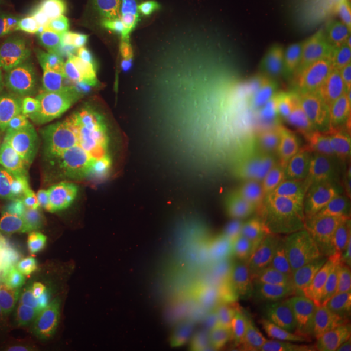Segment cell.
<instances>
[{
    "label": "cell",
    "instance_id": "obj_9",
    "mask_svg": "<svg viewBox=\"0 0 351 351\" xmlns=\"http://www.w3.org/2000/svg\"><path fill=\"white\" fill-rule=\"evenodd\" d=\"M45 198L33 189L0 190V261H12L17 243L43 226Z\"/></svg>",
    "mask_w": 351,
    "mask_h": 351
},
{
    "label": "cell",
    "instance_id": "obj_28",
    "mask_svg": "<svg viewBox=\"0 0 351 351\" xmlns=\"http://www.w3.org/2000/svg\"><path fill=\"white\" fill-rule=\"evenodd\" d=\"M154 112L156 113L159 117H162L167 123H171L173 125L182 126L191 132L188 116H186L184 107L173 97H171L168 94L158 97L155 104H154Z\"/></svg>",
    "mask_w": 351,
    "mask_h": 351
},
{
    "label": "cell",
    "instance_id": "obj_8",
    "mask_svg": "<svg viewBox=\"0 0 351 351\" xmlns=\"http://www.w3.org/2000/svg\"><path fill=\"white\" fill-rule=\"evenodd\" d=\"M0 329L26 351H56L60 332L11 282L0 293Z\"/></svg>",
    "mask_w": 351,
    "mask_h": 351
},
{
    "label": "cell",
    "instance_id": "obj_19",
    "mask_svg": "<svg viewBox=\"0 0 351 351\" xmlns=\"http://www.w3.org/2000/svg\"><path fill=\"white\" fill-rule=\"evenodd\" d=\"M239 101L245 113L242 126L243 137L247 142H255L263 133L265 116V103L258 81L243 80L239 91Z\"/></svg>",
    "mask_w": 351,
    "mask_h": 351
},
{
    "label": "cell",
    "instance_id": "obj_29",
    "mask_svg": "<svg viewBox=\"0 0 351 351\" xmlns=\"http://www.w3.org/2000/svg\"><path fill=\"white\" fill-rule=\"evenodd\" d=\"M14 30L0 29V75L8 73L25 64L14 45Z\"/></svg>",
    "mask_w": 351,
    "mask_h": 351
},
{
    "label": "cell",
    "instance_id": "obj_11",
    "mask_svg": "<svg viewBox=\"0 0 351 351\" xmlns=\"http://www.w3.org/2000/svg\"><path fill=\"white\" fill-rule=\"evenodd\" d=\"M69 104L85 139H98L129 149V124L124 113L112 107L91 104L80 98H71ZM132 152V151H130Z\"/></svg>",
    "mask_w": 351,
    "mask_h": 351
},
{
    "label": "cell",
    "instance_id": "obj_2",
    "mask_svg": "<svg viewBox=\"0 0 351 351\" xmlns=\"http://www.w3.org/2000/svg\"><path fill=\"white\" fill-rule=\"evenodd\" d=\"M151 173L113 184H88L72 197L78 204L75 224L59 237L75 249H86L121 233L163 195Z\"/></svg>",
    "mask_w": 351,
    "mask_h": 351
},
{
    "label": "cell",
    "instance_id": "obj_24",
    "mask_svg": "<svg viewBox=\"0 0 351 351\" xmlns=\"http://www.w3.org/2000/svg\"><path fill=\"white\" fill-rule=\"evenodd\" d=\"M239 27L278 29L277 11L272 0H243L239 16Z\"/></svg>",
    "mask_w": 351,
    "mask_h": 351
},
{
    "label": "cell",
    "instance_id": "obj_4",
    "mask_svg": "<svg viewBox=\"0 0 351 351\" xmlns=\"http://www.w3.org/2000/svg\"><path fill=\"white\" fill-rule=\"evenodd\" d=\"M190 320L154 289L101 324L112 330L120 351H178Z\"/></svg>",
    "mask_w": 351,
    "mask_h": 351
},
{
    "label": "cell",
    "instance_id": "obj_6",
    "mask_svg": "<svg viewBox=\"0 0 351 351\" xmlns=\"http://www.w3.org/2000/svg\"><path fill=\"white\" fill-rule=\"evenodd\" d=\"M8 282L20 289L59 330L63 329L75 307L78 281L75 265L62 246L37 261L13 263Z\"/></svg>",
    "mask_w": 351,
    "mask_h": 351
},
{
    "label": "cell",
    "instance_id": "obj_27",
    "mask_svg": "<svg viewBox=\"0 0 351 351\" xmlns=\"http://www.w3.org/2000/svg\"><path fill=\"white\" fill-rule=\"evenodd\" d=\"M62 33L72 40L75 49L80 52L90 55L97 47L101 38L98 37L90 26L80 20L75 14H72L62 27Z\"/></svg>",
    "mask_w": 351,
    "mask_h": 351
},
{
    "label": "cell",
    "instance_id": "obj_25",
    "mask_svg": "<svg viewBox=\"0 0 351 351\" xmlns=\"http://www.w3.org/2000/svg\"><path fill=\"white\" fill-rule=\"evenodd\" d=\"M241 39L250 52L255 65L261 68L264 60L271 55L278 40V29L249 27L241 30Z\"/></svg>",
    "mask_w": 351,
    "mask_h": 351
},
{
    "label": "cell",
    "instance_id": "obj_15",
    "mask_svg": "<svg viewBox=\"0 0 351 351\" xmlns=\"http://www.w3.org/2000/svg\"><path fill=\"white\" fill-rule=\"evenodd\" d=\"M73 14L101 39L126 30L134 20L129 0H82Z\"/></svg>",
    "mask_w": 351,
    "mask_h": 351
},
{
    "label": "cell",
    "instance_id": "obj_23",
    "mask_svg": "<svg viewBox=\"0 0 351 351\" xmlns=\"http://www.w3.org/2000/svg\"><path fill=\"white\" fill-rule=\"evenodd\" d=\"M60 245L55 239V234L45 226L34 229L17 243L13 252L12 263H24L45 258L58 250Z\"/></svg>",
    "mask_w": 351,
    "mask_h": 351
},
{
    "label": "cell",
    "instance_id": "obj_12",
    "mask_svg": "<svg viewBox=\"0 0 351 351\" xmlns=\"http://www.w3.org/2000/svg\"><path fill=\"white\" fill-rule=\"evenodd\" d=\"M241 0H186L193 21L207 38L229 39L241 36Z\"/></svg>",
    "mask_w": 351,
    "mask_h": 351
},
{
    "label": "cell",
    "instance_id": "obj_7",
    "mask_svg": "<svg viewBox=\"0 0 351 351\" xmlns=\"http://www.w3.org/2000/svg\"><path fill=\"white\" fill-rule=\"evenodd\" d=\"M62 107L49 77L19 75L0 93V137L16 143L47 125Z\"/></svg>",
    "mask_w": 351,
    "mask_h": 351
},
{
    "label": "cell",
    "instance_id": "obj_31",
    "mask_svg": "<svg viewBox=\"0 0 351 351\" xmlns=\"http://www.w3.org/2000/svg\"><path fill=\"white\" fill-rule=\"evenodd\" d=\"M0 351H26L20 343L8 337L5 333H0Z\"/></svg>",
    "mask_w": 351,
    "mask_h": 351
},
{
    "label": "cell",
    "instance_id": "obj_22",
    "mask_svg": "<svg viewBox=\"0 0 351 351\" xmlns=\"http://www.w3.org/2000/svg\"><path fill=\"white\" fill-rule=\"evenodd\" d=\"M128 142L132 154L143 163L149 165L165 163L163 151L158 141L154 137L150 128L139 116H136V120L129 125Z\"/></svg>",
    "mask_w": 351,
    "mask_h": 351
},
{
    "label": "cell",
    "instance_id": "obj_1",
    "mask_svg": "<svg viewBox=\"0 0 351 351\" xmlns=\"http://www.w3.org/2000/svg\"><path fill=\"white\" fill-rule=\"evenodd\" d=\"M134 241L155 272V289L190 319L219 313L215 256L206 233L182 213H169Z\"/></svg>",
    "mask_w": 351,
    "mask_h": 351
},
{
    "label": "cell",
    "instance_id": "obj_20",
    "mask_svg": "<svg viewBox=\"0 0 351 351\" xmlns=\"http://www.w3.org/2000/svg\"><path fill=\"white\" fill-rule=\"evenodd\" d=\"M78 204L73 197L51 193L43 202V226L52 234L59 236L73 226L78 217Z\"/></svg>",
    "mask_w": 351,
    "mask_h": 351
},
{
    "label": "cell",
    "instance_id": "obj_3",
    "mask_svg": "<svg viewBox=\"0 0 351 351\" xmlns=\"http://www.w3.org/2000/svg\"><path fill=\"white\" fill-rule=\"evenodd\" d=\"M86 278V311L99 324L129 302L155 289V272L134 239L90 254L82 261Z\"/></svg>",
    "mask_w": 351,
    "mask_h": 351
},
{
    "label": "cell",
    "instance_id": "obj_18",
    "mask_svg": "<svg viewBox=\"0 0 351 351\" xmlns=\"http://www.w3.org/2000/svg\"><path fill=\"white\" fill-rule=\"evenodd\" d=\"M223 332V317L213 313L191 319L185 328L178 351H213Z\"/></svg>",
    "mask_w": 351,
    "mask_h": 351
},
{
    "label": "cell",
    "instance_id": "obj_17",
    "mask_svg": "<svg viewBox=\"0 0 351 351\" xmlns=\"http://www.w3.org/2000/svg\"><path fill=\"white\" fill-rule=\"evenodd\" d=\"M90 56L124 71L129 65L137 62L138 40L133 33L121 30L112 36L101 38Z\"/></svg>",
    "mask_w": 351,
    "mask_h": 351
},
{
    "label": "cell",
    "instance_id": "obj_10",
    "mask_svg": "<svg viewBox=\"0 0 351 351\" xmlns=\"http://www.w3.org/2000/svg\"><path fill=\"white\" fill-rule=\"evenodd\" d=\"M143 162L121 146L86 139L85 177L88 184H113L149 173Z\"/></svg>",
    "mask_w": 351,
    "mask_h": 351
},
{
    "label": "cell",
    "instance_id": "obj_16",
    "mask_svg": "<svg viewBox=\"0 0 351 351\" xmlns=\"http://www.w3.org/2000/svg\"><path fill=\"white\" fill-rule=\"evenodd\" d=\"M203 50L215 59L241 69L243 80L258 81L259 68L254 63L250 52L241 37L229 39L207 38L203 43Z\"/></svg>",
    "mask_w": 351,
    "mask_h": 351
},
{
    "label": "cell",
    "instance_id": "obj_5",
    "mask_svg": "<svg viewBox=\"0 0 351 351\" xmlns=\"http://www.w3.org/2000/svg\"><path fill=\"white\" fill-rule=\"evenodd\" d=\"M8 168L17 180L38 193H59L69 188L75 175V154L66 129L51 121L13 143Z\"/></svg>",
    "mask_w": 351,
    "mask_h": 351
},
{
    "label": "cell",
    "instance_id": "obj_13",
    "mask_svg": "<svg viewBox=\"0 0 351 351\" xmlns=\"http://www.w3.org/2000/svg\"><path fill=\"white\" fill-rule=\"evenodd\" d=\"M150 128L155 139L163 151L165 164L173 167L181 173L191 172L195 165L191 145V132L182 126L167 123L154 111H141L137 113Z\"/></svg>",
    "mask_w": 351,
    "mask_h": 351
},
{
    "label": "cell",
    "instance_id": "obj_30",
    "mask_svg": "<svg viewBox=\"0 0 351 351\" xmlns=\"http://www.w3.org/2000/svg\"><path fill=\"white\" fill-rule=\"evenodd\" d=\"M176 77H177V72L173 69L149 65L145 91L156 98L164 94H168V91L175 85Z\"/></svg>",
    "mask_w": 351,
    "mask_h": 351
},
{
    "label": "cell",
    "instance_id": "obj_26",
    "mask_svg": "<svg viewBox=\"0 0 351 351\" xmlns=\"http://www.w3.org/2000/svg\"><path fill=\"white\" fill-rule=\"evenodd\" d=\"M319 14V10L313 3L304 0L293 1L277 11V23L287 30L298 32L303 26L317 19Z\"/></svg>",
    "mask_w": 351,
    "mask_h": 351
},
{
    "label": "cell",
    "instance_id": "obj_21",
    "mask_svg": "<svg viewBox=\"0 0 351 351\" xmlns=\"http://www.w3.org/2000/svg\"><path fill=\"white\" fill-rule=\"evenodd\" d=\"M80 53L81 52L75 49L72 40L60 32L38 40L33 60H40L55 66L71 68L75 66Z\"/></svg>",
    "mask_w": 351,
    "mask_h": 351
},
{
    "label": "cell",
    "instance_id": "obj_14",
    "mask_svg": "<svg viewBox=\"0 0 351 351\" xmlns=\"http://www.w3.org/2000/svg\"><path fill=\"white\" fill-rule=\"evenodd\" d=\"M73 68L81 90L97 104L116 110V103L123 91V69L90 55L86 62Z\"/></svg>",
    "mask_w": 351,
    "mask_h": 351
},
{
    "label": "cell",
    "instance_id": "obj_32",
    "mask_svg": "<svg viewBox=\"0 0 351 351\" xmlns=\"http://www.w3.org/2000/svg\"><path fill=\"white\" fill-rule=\"evenodd\" d=\"M8 171H10V168H8V162H7V156H5L4 143H3V138L0 137V185L4 182Z\"/></svg>",
    "mask_w": 351,
    "mask_h": 351
}]
</instances>
